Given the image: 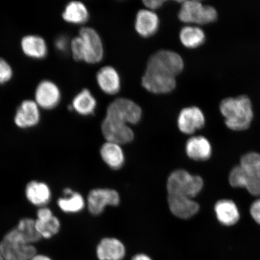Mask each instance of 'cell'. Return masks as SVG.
<instances>
[{
	"instance_id": "1",
	"label": "cell",
	"mask_w": 260,
	"mask_h": 260,
	"mask_svg": "<svg viewBox=\"0 0 260 260\" xmlns=\"http://www.w3.org/2000/svg\"><path fill=\"white\" fill-rule=\"evenodd\" d=\"M220 110L226 126L231 129L243 131L251 125L253 116L252 106L246 95L224 99L220 103Z\"/></svg>"
},
{
	"instance_id": "2",
	"label": "cell",
	"mask_w": 260,
	"mask_h": 260,
	"mask_svg": "<svg viewBox=\"0 0 260 260\" xmlns=\"http://www.w3.org/2000/svg\"><path fill=\"white\" fill-rule=\"evenodd\" d=\"M70 50L75 60L90 64L99 63L104 56L102 39L90 27L81 29L79 37L74 38L70 42Z\"/></svg>"
},
{
	"instance_id": "3",
	"label": "cell",
	"mask_w": 260,
	"mask_h": 260,
	"mask_svg": "<svg viewBox=\"0 0 260 260\" xmlns=\"http://www.w3.org/2000/svg\"><path fill=\"white\" fill-rule=\"evenodd\" d=\"M203 186L202 178L191 175L184 170L172 172L167 181L169 194L180 195L191 199L201 192Z\"/></svg>"
},
{
	"instance_id": "4",
	"label": "cell",
	"mask_w": 260,
	"mask_h": 260,
	"mask_svg": "<svg viewBox=\"0 0 260 260\" xmlns=\"http://www.w3.org/2000/svg\"><path fill=\"white\" fill-rule=\"evenodd\" d=\"M217 13L213 6L204 5L196 0L182 3L178 18L187 24H207L216 20Z\"/></svg>"
},
{
	"instance_id": "5",
	"label": "cell",
	"mask_w": 260,
	"mask_h": 260,
	"mask_svg": "<svg viewBox=\"0 0 260 260\" xmlns=\"http://www.w3.org/2000/svg\"><path fill=\"white\" fill-rule=\"evenodd\" d=\"M184 68V61L180 54L170 50H160L149 58L146 70L176 77Z\"/></svg>"
},
{
	"instance_id": "6",
	"label": "cell",
	"mask_w": 260,
	"mask_h": 260,
	"mask_svg": "<svg viewBox=\"0 0 260 260\" xmlns=\"http://www.w3.org/2000/svg\"><path fill=\"white\" fill-rule=\"evenodd\" d=\"M142 111L139 105L133 101L120 98L113 101L107 107L106 116L126 124H136L141 121Z\"/></svg>"
},
{
	"instance_id": "7",
	"label": "cell",
	"mask_w": 260,
	"mask_h": 260,
	"mask_svg": "<svg viewBox=\"0 0 260 260\" xmlns=\"http://www.w3.org/2000/svg\"><path fill=\"white\" fill-rule=\"evenodd\" d=\"M0 251L5 260H30L37 255L34 245H29L8 232L0 242Z\"/></svg>"
},
{
	"instance_id": "8",
	"label": "cell",
	"mask_w": 260,
	"mask_h": 260,
	"mask_svg": "<svg viewBox=\"0 0 260 260\" xmlns=\"http://www.w3.org/2000/svg\"><path fill=\"white\" fill-rule=\"evenodd\" d=\"M240 166L245 174L246 189L255 196L260 195V154L251 152L243 155Z\"/></svg>"
},
{
	"instance_id": "9",
	"label": "cell",
	"mask_w": 260,
	"mask_h": 260,
	"mask_svg": "<svg viewBox=\"0 0 260 260\" xmlns=\"http://www.w3.org/2000/svg\"><path fill=\"white\" fill-rule=\"evenodd\" d=\"M102 129L107 142L121 145L128 144L134 139V133L128 125L109 117L104 119Z\"/></svg>"
},
{
	"instance_id": "10",
	"label": "cell",
	"mask_w": 260,
	"mask_h": 260,
	"mask_svg": "<svg viewBox=\"0 0 260 260\" xmlns=\"http://www.w3.org/2000/svg\"><path fill=\"white\" fill-rule=\"evenodd\" d=\"M120 203V197L115 190L96 188L90 191L87 198V206L90 213L99 215L107 206H116Z\"/></svg>"
},
{
	"instance_id": "11",
	"label": "cell",
	"mask_w": 260,
	"mask_h": 260,
	"mask_svg": "<svg viewBox=\"0 0 260 260\" xmlns=\"http://www.w3.org/2000/svg\"><path fill=\"white\" fill-rule=\"evenodd\" d=\"M59 87L53 81L45 80L39 83L35 93V102L41 109L50 110L60 103Z\"/></svg>"
},
{
	"instance_id": "12",
	"label": "cell",
	"mask_w": 260,
	"mask_h": 260,
	"mask_svg": "<svg viewBox=\"0 0 260 260\" xmlns=\"http://www.w3.org/2000/svg\"><path fill=\"white\" fill-rule=\"evenodd\" d=\"M142 84L149 92L165 94L174 90L176 87L177 81L175 77L146 70L142 79Z\"/></svg>"
},
{
	"instance_id": "13",
	"label": "cell",
	"mask_w": 260,
	"mask_h": 260,
	"mask_svg": "<svg viewBox=\"0 0 260 260\" xmlns=\"http://www.w3.org/2000/svg\"><path fill=\"white\" fill-rule=\"evenodd\" d=\"M177 122L178 128L182 133L191 135L203 127L206 119L202 110L197 107L191 106L181 110Z\"/></svg>"
},
{
	"instance_id": "14",
	"label": "cell",
	"mask_w": 260,
	"mask_h": 260,
	"mask_svg": "<svg viewBox=\"0 0 260 260\" xmlns=\"http://www.w3.org/2000/svg\"><path fill=\"white\" fill-rule=\"evenodd\" d=\"M40 107L35 100H24L19 105L15 115L14 121L20 128L34 127L40 121Z\"/></svg>"
},
{
	"instance_id": "15",
	"label": "cell",
	"mask_w": 260,
	"mask_h": 260,
	"mask_svg": "<svg viewBox=\"0 0 260 260\" xmlns=\"http://www.w3.org/2000/svg\"><path fill=\"white\" fill-rule=\"evenodd\" d=\"M168 204L172 213L183 219L191 218L200 210L199 204L191 198L180 195L169 194Z\"/></svg>"
},
{
	"instance_id": "16",
	"label": "cell",
	"mask_w": 260,
	"mask_h": 260,
	"mask_svg": "<svg viewBox=\"0 0 260 260\" xmlns=\"http://www.w3.org/2000/svg\"><path fill=\"white\" fill-rule=\"evenodd\" d=\"M160 25L158 16L154 11L142 9L136 16L135 29L143 38H149L155 34Z\"/></svg>"
},
{
	"instance_id": "17",
	"label": "cell",
	"mask_w": 260,
	"mask_h": 260,
	"mask_svg": "<svg viewBox=\"0 0 260 260\" xmlns=\"http://www.w3.org/2000/svg\"><path fill=\"white\" fill-rule=\"evenodd\" d=\"M97 83L103 92L108 95H115L121 89V79L117 71L112 67L101 68L96 74Z\"/></svg>"
},
{
	"instance_id": "18",
	"label": "cell",
	"mask_w": 260,
	"mask_h": 260,
	"mask_svg": "<svg viewBox=\"0 0 260 260\" xmlns=\"http://www.w3.org/2000/svg\"><path fill=\"white\" fill-rule=\"evenodd\" d=\"M125 253V246L115 238L103 239L96 248V255L99 260H122Z\"/></svg>"
},
{
	"instance_id": "19",
	"label": "cell",
	"mask_w": 260,
	"mask_h": 260,
	"mask_svg": "<svg viewBox=\"0 0 260 260\" xmlns=\"http://www.w3.org/2000/svg\"><path fill=\"white\" fill-rule=\"evenodd\" d=\"M186 152L193 160L206 161L211 157L212 147L209 140L203 136H193L187 141Z\"/></svg>"
},
{
	"instance_id": "20",
	"label": "cell",
	"mask_w": 260,
	"mask_h": 260,
	"mask_svg": "<svg viewBox=\"0 0 260 260\" xmlns=\"http://www.w3.org/2000/svg\"><path fill=\"white\" fill-rule=\"evenodd\" d=\"M21 47L26 56L36 59L43 58L48 53L46 41L38 35L25 36L21 40Z\"/></svg>"
},
{
	"instance_id": "21",
	"label": "cell",
	"mask_w": 260,
	"mask_h": 260,
	"mask_svg": "<svg viewBox=\"0 0 260 260\" xmlns=\"http://www.w3.org/2000/svg\"><path fill=\"white\" fill-rule=\"evenodd\" d=\"M25 196L27 199L35 206L44 207L51 200L50 188L43 182L32 181L25 188Z\"/></svg>"
},
{
	"instance_id": "22",
	"label": "cell",
	"mask_w": 260,
	"mask_h": 260,
	"mask_svg": "<svg viewBox=\"0 0 260 260\" xmlns=\"http://www.w3.org/2000/svg\"><path fill=\"white\" fill-rule=\"evenodd\" d=\"M214 211L219 222L225 226L235 225L240 219L238 208L233 201L222 200L217 201L214 206Z\"/></svg>"
},
{
	"instance_id": "23",
	"label": "cell",
	"mask_w": 260,
	"mask_h": 260,
	"mask_svg": "<svg viewBox=\"0 0 260 260\" xmlns=\"http://www.w3.org/2000/svg\"><path fill=\"white\" fill-rule=\"evenodd\" d=\"M10 232L16 238L29 245H32L42 239L36 229L35 220L28 217L19 221L18 225Z\"/></svg>"
},
{
	"instance_id": "24",
	"label": "cell",
	"mask_w": 260,
	"mask_h": 260,
	"mask_svg": "<svg viewBox=\"0 0 260 260\" xmlns=\"http://www.w3.org/2000/svg\"><path fill=\"white\" fill-rule=\"evenodd\" d=\"M104 161L113 170H118L124 164L125 157L121 145L115 143L107 142L100 151Z\"/></svg>"
},
{
	"instance_id": "25",
	"label": "cell",
	"mask_w": 260,
	"mask_h": 260,
	"mask_svg": "<svg viewBox=\"0 0 260 260\" xmlns=\"http://www.w3.org/2000/svg\"><path fill=\"white\" fill-rule=\"evenodd\" d=\"M95 98L88 89H83L74 98L71 108L80 115L89 116L95 111Z\"/></svg>"
},
{
	"instance_id": "26",
	"label": "cell",
	"mask_w": 260,
	"mask_h": 260,
	"mask_svg": "<svg viewBox=\"0 0 260 260\" xmlns=\"http://www.w3.org/2000/svg\"><path fill=\"white\" fill-rule=\"evenodd\" d=\"M89 14L82 2H71L64 8L62 17L65 21L73 24H83L88 20Z\"/></svg>"
},
{
	"instance_id": "27",
	"label": "cell",
	"mask_w": 260,
	"mask_h": 260,
	"mask_svg": "<svg viewBox=\"0 0 260 260\" xmlns=\"http://www.w3.org/2000/svg\"><path fill=\"white\" fill-rule=\"evenodd\" d=\"M181 44L188 48L200 47L206 40L204 31L196 26L187 25L181 29L180 32Z\"/></svg>"
},
{
	"instance_id": "28",
	"label": "cell",
	"mask_w": 260,
	"mask_h": 260,
	"mask_svg": "<svg viewBox=\"0 0 260 260\" xmlns=\"http://www.w3.org/2000/svg\"><path fill=\"white\" fill-rule=\"evenodd\" d=\"M66 197L60 198L57 201L58 207L61 211L67 213L80 212L85 206V201L81 195L77 192H73Z\"/></svg>"
},
{
	"instance_id": "29",
	"label": "cell",
	"mask_w": 260,
	"mask_h": 260,
	"mask_svg": "<svg viewBox=\"0 0 260 260\" xmlns=\"http://www.w3.org/2000/svg\"><path fill=\"white\" fill-rule=\"evenodd\" d=\"M36 229L42 238L50 239L57 235L60 229V222L56 216L35 220Z\"/></svg>"
},
{
	"instance_id": "30",
	"label": "cell",
	"mask_w": 260,
	"mask_h": 260,
	"mask_svg": "<svg viewBox=\"0 0 260 260\" xmlns=\"http://www.w3.org/2000/svg\"><path fill=\"white\" fill-rule=\"evenodd\" d=\"M231 186L236 188H245L246 180L245 174L240 166H237L231 171L229 176Z\"/></svg>"
},
{
	"instance_id": "31",
	"label": "cell",
	"mask_w": 260,
	"mask_h": 260,
	"mask_svg": "<svg viewBox=\"0 0 260 260\" xmlns=\"http://www.w3.org/2000/svg\"><path fill=\"white\" fill-rule=\"evenodd\" d=\"M13 70L7 61L0 58V84H5L13 77Z\"/></svg>"
},
{
	"instance_id": "32",
	"label": "cell",
	"mask_w": 260,
	"mask_h": 260,
	"mask_svg": "<svg viewBox=\"0 0 260 260\" xmlns=\"http://www.w3.org/2000/svg\"><path fill=\"white\" fill-rule=\"evenodd\" d=\"M250 213L253 220L260 225V199L254 201L252 204Z\"/></svg>"
},
{
	"instance_id": "33",
	"label": "cell",
	"mask_w": 260,
	"mask_h": 260,
	"mask_svg": "<svg viewBox=\"0 0 260 260\" xmlns=\"http://www.w3.org/2000/svg\"><path fill=\"white\" fill-rule=\"evenodd\" d=\"M55 44L57 50L61 52H65L68 48H70V43L68 42V39L64 37L58 38Z\"/></svg>"
},
{
	"instance_id": "34",
	"label": "cell",
	"mask_w": 260,
	"mask_h": 260,
	"mask_svg": "<svg viewBox=\"0 0 260 260\" xmlns=\"http://www.w3.org/2000/svg\"><path fill=\"white\" fill-rule=\"evenodd\" d=\"M143 3L147 9L154 12L155 10L160 8L164 5L165 2L160 0H149V1H144Z\"/></svg>"
},
{
	"instance_id": "35",
	"label": "cell",
	"mask_w": 260,
	"mask_h": 260,
	"mask_svg": "<svg viewBox=\"0 0 260 260\" xmlns=\"http://www.w3.org/2000/svg\"><path fill=\"white\" fill-rule=\"evenodd\" d=\"M54 215L52 211L47 207H42L37 212V219L41 220L48 218Z\"/></svg>"
},
{
	"instance_id": "36",
	"label": "cell",
	"mask_w": 260,
	"mask_h": 260,
	"mask_svg": "<svg viewBox=\"0 0 260 260\" xmlns=\"http://www.w3.org/2000/svg\"><path fill=\"white\" fill-rule=\"evenodd\" d=\"M132 260H152V259L150 256L144 254V253H139V254L133 256Z\"/></svg>"
},
{
	"instance_id": "37",
	"label": "cell",
	"mask_w": 260,
	"mask_h": 260,
	"mask_svg": "<svg viewBox=\"0 0 260 260\" xmlns=\"http://www.w3.org/2000/svg\"><path fill=\"white\" fill-rule=\"evenodd\" d=\"M30 260H52L49 256L45 255H35Z\"/></svg>"
},
{
	"instance_id": "38",
	"label": "cell",
	"mask_w": 260,
	"mask_h": 260,
	"mask_svg": "<svg viewBox=\"0 0 260 260\" xmlns=\"http://www.w3.org/2000/svg\"><path fill=\"white\" fill-rule=\"evenodd\" d=\"M0 260H5L4 258H3V256L2 254L1 251H0Z\"/></svg>"
}]
</instances>
